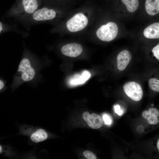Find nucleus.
<instances>
[{
    "label": "nucleus",
    "mask_w": 159,
    "mask_h": 159,
    "mask_svg": "<svg viewBox=\"0 0 159 159\" xmlns=\"http://www.w3.org/2000/svg\"><path fill=\"white\" fill-rule=\"evenodd\" d=\"M143 34L148 38H159V23H155L147 26L144 30Z\"/></svg>",
    "instance_id": "nucleus-11"
},
{
    "label": "nucleus",
    "mask_w": 159,
    "mask_h": 159,
    "mask_svg": "<svg viewBox=\"0 0 159 159\" xmlns=\"http://www.w3.org/2000/svg\"><path fill=\"white\" fill-rule=\"evenodd\" d=\"M142 116L144 118L147 119L150 117L151 115L148 111L145 110L143 112Z\"/></svg>",
    "instance_id": "nucleus-23"
},
{
    "label": "nucleus",
    "mask_w": 159,
    "mask_h": 159,
    "mask_svg": "<svg viewBox=\"0 0 159 159\" xmlns=\"http://www.w3.org/2000/svg\"><path fill=\"white\" fill-rule=\"evenodd\" d=\"M132 58L131 53L127 50H124L120 52L117 57V66L120 71L125 69L129 64Z\"/></svg>",
    "instance_id": "nucleus-9"
},
{
    "label": "nucleus",
    "mask_w": 159,
    "mask_h": 159,
    "mask_svg": "<svg viewBox=\"0 0 159 159\" xmlns=\"http://www.w3.org/2000/svg\"><path fill=\"white\" fill-rule=\"evenodd\" d=\"M118 31L117 24L113 22H109L101 26L97 30L96 34L101 40L109 42L115 38Z\"/></svg>",
    "instance_id": "nucleus-3"
},
{
    "label": "nucleus",
    "mask_w": 159,
    "mask_h": 159,
    "mask_svg": "<svg viewBox=\"0 0 159 159\" xmlns=\"http://www.w3.org/2000/svg\"><path fill=\"white\" fill-rule=\"evenodd\" d=\"M56 11L54 9L44 7L38 9L23 21L30 23H37L43 21L53 20L56 17Z\"/></svg>",
    "instance_id": "nucleus-2"
},
{
    "label": "nucleus",
    "mask_w": 159,
    "mask_h": 159,
    "mask_svg": "<svg viewBox=\"0 0 159 159\" xmlns=\"http://www.w3.org/2000/svg\"><path fill=\"white\" fill-rule=\"evenodd\" d=\"M88 23L87 17L82 13H77L68 20L66 24L68 30L71 32H76L84 29Z\"/></svg>",
    "instance_id": "nucleus-4"
},
{
    "label": "nucleus",
    "mask_w": 159,
    "mask_h": 159,
    "mask_svg": "<svg viewBox=\"0 0 159 159\" xmlns=\"http://www.w3.org/2000/svg\"><path fill=\"white\" fill-rule=\"evenodd\" d=\"M10 27L8 25L0 21V34L10 30Z\"/></svg>",
    "instance_id": "nucleus-17"
},
{
    "label": "nucleus",
    "mask_w": 159,
    "mask_h": 159,
    "mask_svg": "<svg viewBox=\"0 0 159 159\" xmlns=\"http://www.w3.org/2000/svg\"><path fill=\"white\" fill-rule=\"evenodd\" d=\"M148 122L151 125H156L159 121V118L157 117L151 116L147 119Z\"/></svg>",
    "instance_id": "nucleus-19"
},
{
    "label": "nucleus",
    "mask_w": 159,
    "mask_h": 159,
    "mask_svg": "<svg viewBox=\"0 0 159 159\" xmlns=\"http://www.w3.org/2000/svg\"><path fill=\"white\" fill-rule=\"evenodd\" d=\"M154 56L157 59L159 60V44L155 46L152 50Z\"/></svg>",
    "instance_id": "nucleus-20"
},
{
    "label": "nucleus",
    "mask_w": 159,
    "mask_h": 159,
    "mask_svg": "<svg viewBox=\"0 0 159 159\" xmlns=\"http://www.w3.org/2000/svg\"><path fill=\"white\" fill-rule=\"evenodd\" d=\"M103 120L105 123L107 125H110L112 122V119L111 116L107 114H104L102 115Z\"/></svg>",
    "instance_id": "nucleus-18"
},
{
    "label": "nucleus",
    "mask_w": 159,
    "mask_h": 159,
    "mask_svg": "<svg viewBox=\"0 0 159 159\" xmlns=\"http://www.w3.org/2000/svg\"><path fill=\"white\" fill-rule=\"evenodd\" d=\"M144 127L142 125L138 126L137 128V131L140 133L143 132L144 131Z\"/></svg>",
    "instance_id": "nucleus-25"
},
{
    "label": "nucleus",
    "mask_w": 159,
    "mask_h": 159,
    "mask_svg": "<svg viewBox=\"0 0 159 159\" xmlns=\"http://www.w3.org/2000/svg\"><path fill=\"white\" fill-rule=\"evenodd\" d=\"M17 71L24 82H29L34 78L36 74L34 69L32 66L30 60L25 57L22 59L19 65Z\"/></svg>",
    "instance_id": "nucleus-5"
},
{
    "label": "nucleus",
    "mask_w": 159,
    "mask_h": 159,
    "mask_svg": "<svg viewBox=\"0 0 159 159\" xmlns=\"http://www.w3.org/2000/svg\"><path fill=\"white\" fill-rule=\"evenodd\" d=\"M159 139L158 140V141H157V146L158 148V150H159Z\"/></svg>",
    "instance_id": "nucleus-27"
},
{
    "label": "nucleus",
    "mask_w": 159,
    "mask_h": 159,
    "mask_svg": "<svg viewBox=\"0 0 159 159\" xmlns=\"http://www.w3.org/2000/svg\"><path fill=\"white\" fill-rule=\"evenodd\" d=\"M124 91L126 94L135 101H139L143 96V92L140 85L135 82H130L123 86Z\"/></svg>",
    "instance_id": "nucleus-6"
},
{
    "label": "nucleus",
    "mask_w": 159,
    "mask_h": 159,
    "mask_svg": "<svg viewBox=\"0 0 159 159\" xmlns=\"http://www.w3.org/2000/svg\"><path fill=\"white\" fill-rule=\"evenodd\" d=\"M61 51L64 55L75 57L81 54L82 47L81 44L78 43H69L63 46L61 48Z\"/></svg>",
    "instance_id": "nucleus-8"
},
{
    "label": "nucleus",
    "mask_w": 159,
    "mask_h": 159,
    "mask_svg": "<svg viewBox=\"0 0 159 159\" xmlns=\"http://www.w3.org/2000/svg\"><path fill=\"white\" fill-rule=\"evenodd\" d=\"M83 155L84 156L88 159H96V155L92 152L89 150H86L84 152Z\"/></svg>",
    "instance_id": "nucleus-16"
},
{
    "label": "nucleus",
    "mask_w": 159,
    "mask_h": 159,
    "mask_svg": "<svg viewBox=\"0 0 159 159\" xmlns=\"http://www.w3.org/2000/svg\"><path fill=\"white\" fill-rule=\"evenodd\" d=\"M6 151L5 147L0 144V154H6Z\"/></svg>",
    "instance_id": "nucleus-24"
},
{
    "label": "nucleus",
    "mask_w": 159,
    "mask_h": 159,
    "mask_svg": "<svg viewBox=\"0 0 159 159\" xmlns=\"http://www.w3.org/2000/svg\"><path fill=\"white\" fill-rule=\"evenodd\" d=\"M48 136L47 133L44 129L39 128L31 134L30 139L33 142L37 143L45 140Z\"/></svg>",
    "instance_id": "nucleus-13"
},
{
    "label": "nucleus",
    "mask_w": 159,
    "mask_h": 159,
    "mask_svg": "<svg viewBox=\"0 0 159 159\" xmlns=\"http://www.w3.org/2000/svg\"><path fill=\"white\" fill-rule=\"evenodd\" d=\"M148 111L151 116L158 117L159 115V111L156 108H150Z\"/></svg>",
    "instance_id": "nucleus-21"
},
{
    "label": "nucleus",
    "mask_w": 159,
    "mask_h": 159,
    "mask_svg": "<svg viewBox=\"0 0 159 159\" xmlns=\"http://www.w3.org/2000/svg\"><path fill=\"white\" fill-rule=\"evenodd\" d=\"M128 11L131 12L135 11L139 6L138 0H122Z\"/></svg>",
    "instance_id": "nucleus-14"
},
{
    "label": "nucleus",
    "mask_w": 159,
    "mask_h": 159,
    "mask_svg": "<svg viewBox=\"0 0 159 159\" xmlns=\"http://www.w3.org/2000/svg\"><path fill=\"white\" fill-rule=\"evenodd\" d=\"M82 116L84 120L91 128L99 129L103 125V119L97 114L92 113L90 114L87 112H85L83 113Z\"/></svg>",
    "instance_id": "nucleus-7"
},
{
    "label": "nucleus",
    "mask_w": 159,
    "mask_h": 159,
    "mask_svg": "<svg viewBox=\"0 0 159 159\" xmlns=\"http://www.w3.org/2000/svg\"><path fill=\"white\" fill-rule=\"evenodd\" d=\"M149 86L152 90L159 92V80L155 78L150 79L148 81Z\"/></svg>",
    "instance_id": "nucleus-15"
},
{
    "label": "nucleus",
    "mask_w": 159,
    "mask_h": 159,
    "mask_svg": "<svg viewBox=\"0 0 159 159\" xmlns=\"http://www.w3.org/2000/svg\"><path fill=\"white\" fill-rule=\"evenodd\" d=\"M145 8L150 15H156L159 11V0H146Z\"/></svg>",
    "instance_id": "nucleus-12"
},
{
    "label": "nucleus",
    "mask_w": 159,
    "mask_h": 159,
    "mask_svg": "<svg viewBox=\"0 0 159 159\" xmlns=\"http://www.w3.org/2000/svg\"><path fill=\"white\" fill-rule=\"evenodd\" d=\"M91 76L88 71L84 70L80 74H75L72 77L69 81V84L72 86L82 84L89 79Z\"/></svg>",
    "instance_id": "nucleus-10"
},
{
    "label": "nucleus",
    "mask_w": 159,
    "mask_h": 159,
    "mask_svg": "<svg viewBox=\"0 0 159 159\" xmlns=\"http://www.w3.org/2000/svg\"><path fill=\"white\" fill-rule=\"evenodd\" d=\"M115 112L119 115H121L123 113V110L120 109L119 105H117L114 106Z\"/></svg>",
    "instance_id": "nucleus-22"
},
{
    "label": "nucleus",
    "mask_w": 159,
    "mask_h": 159,
    "mask_svg": "<svg viewBox=\"0 0 159 159\" xmlns=\"http://www.w3.org/2000/svg\"><path fill=\"white\" fill-rule=\"evenodd\" d=\"M5 87V84L4 81L0 79V92Z\"/></svg>",
    "instance_id": "nucleus-26"
},
{
    "label": "nucleus",
    "mask_w": 159,
    "mask_h": 159,
    "mask_svg": "<svg viewBox=\"0 0 159 159\" xmlns=\"http://www.w3.org/2000/svg\"><path fill=\"white\" fill-rule=\"evenodd\" d=\"M42 0H16L6 13L8 17L22 21L39 8Z\"/></svg>",
    "instance_id": "nucleus-1"
}]
</instances>
